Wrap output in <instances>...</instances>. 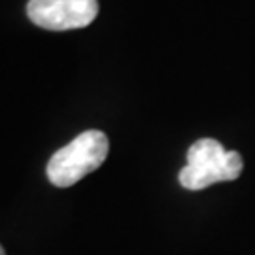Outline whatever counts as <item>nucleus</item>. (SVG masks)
<instances>
[{"instance_id":"obj_1","label":"nucleus","mask_w":255,"mask_h":255,"mask_svg":"<svg viewBox=\"0 0 255 255\" xmlns=\"http://www.w3.org/2000/svg\"><path fill=\"white\" fill-rule=\"evenodd\" d=\"M108 149V136L102 130H85L51 155L46 168L47 180L57 187H70L97 170L106 161Z\"/></svg>"},{"instance_id":"obj_2","label":"nucleus","mask_w":255,"mask_h":255,"mask_svg":"<svg viewBox=\"0 0 255 255\" xmlns=\"http://www.w3.org/2000/svg\"><path fill=\"white\" fill-rule=\"evenodd\" d=\"M244 161L238 151H227L214 138L197 140L187 151V164L180 172L185 189L201 191L218 182H233L242 174Z\"/></svg>"},{"instance_id":"obj_3","label":"nucleus","mask_w":255,"mask_h":255,"mask_svg":"<svg viewBox=\"0 0 255 255\" xmlns=\"http://www.w3.org/2000/svg\"><path fill=\"white\" fill-rule=\"evenodd\" d=\"M99 13L97 0H28V19L46 30H72L91 25Z\"/></svg>"},{"instance_id":"obj_4","label":"nucleus","mask_w":255,"mask_h":255,"mask_svg":"<svg viewBox=\"0 0 255 255\" xmlns=\"http://www.w3.org/2000/svg\"><path fill=\"white\" fill-rule=\"evenodd\" d=\"M0 255H6V252H4V250H2V246H0Z\"/></svg>"}]
</instances>
